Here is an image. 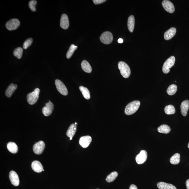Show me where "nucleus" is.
<instances>
[{
	"mask_svg": "<svg viewBox=\"0 0 189 189\" xmlns=\"http://www.w3.org/2000/svg\"><path fill=\"white\" fill-rule=\"evenodd\" d=\"M140 104L139 101H133L128 104L125 109V113L127 115H130L136 112L138 110Z\"/></svg>",
	"mask_w": 189,
	"mask_h": 189,
	"instance_id": "f257e3e1",
	"label": "nucleus"
},
{
	"mask_svg": "<svg viewBox=\"0 0 189 189\" xmlns=\"http://www.w3.org/2000/svg\"><path fill=\"white\" fill-rule=\"evenodd\" d=\"M118 67L120 70V74L124 78H127L129 77L131 74L130 68L126 63L120 62L118 63Z\"/></svg>",
	"mask_w": 189,
	"mask_h": 189,
	"instance_id": "f03ea898",
	"label": "nucleus"
},
{
	"mask_svg": "<svg viewBox=\"0 0 189 189\" xmlns=\"http://www.w3.org/2000/svg\"><path fill=\"white\" fill-rule=\"evenodd\" d=\"M39 93V89L37 88L35 89L34 91L27 94V101L29 105H34L38 99Z\"/></svg>",
	"mask_w": 189,
	"mask_h": 189,
	"instance_id": "7ed1b4c3",
	"label": "nucleus"
},
{
	"mask_svg": "<svg viewBox=\"0 0 189 189\" xmlns=\"http://www.w3.org/2000/svg\"><path fill=\"white\" fill-rule=\"evenodd\" d=\"M175 58L173 56L170 57L164 63L163 67V71L165 74H168L170 72V68L175 64Z\"/></svg>",
	"mask_w": 189,
	"mask_h": 189,
	"instance_id": "20e7f679",
	"label": "nucleus"
},
{
	"mask_svg": "<svg viewBox=\"0 0 189 189\" xmlns=\"http://www.w3.org/2000/svg\"><path fill=\"white\" fill-rule=\"evenodd\" d=\"M100 40L103 43L109 44L112 42L113 37L110 31H105L102 33L100 37Z\"/></svg>",
	"mask_w": 189,
	"mask_h": 189,
	"instance_id": "39448f33",
	"label": "nucleus"
},
{
	"mask_svg": "<svg viewBox=\"0 0 189 189\" xmlns=\"http://www.w3.org/2000/svg\"><path fill=\"white\" fill-rule=\"evenodd\" d=\"M57 89L63 95L66 96L68 94V90L65 86L62 81L57 79L55 81Z\"/></svg>",
	"mask_w": 189,
	"mask_h": 189,
	"instance_id": "423d86ee",
	"label": "nucleus"
},
{
	"mask_svg": "<svg viewBox=\"0 0 189 189\" xmlns=\"http://www.w3.org/2000/svg\"><path fill=\"white\" fill-rule=\"evenodd\" d=\"M20 24V23L19 20L17 19H13L7 22L6 27L9 30H14L17 29L19 27Z\"/></svg>",
	"mask_w": 189,
	"mask_h": 189,
	"instance_id": "0eeeda50",
	"label": "nucleus"
},
{
	"mask_svg": "<svg viewBox=\"0 0 189 189\" xmlns=\"http://www.w3.org/2000/svg\"><path fill=\"white\" fill-rule=\"evenodd\" d=\"M45 145L42 141H40L34 144L33 146V151L37 155H40L43 152Z\"/></svg>",
	"mask_w": 189,
	"mask_h": 189,
	"instance_id": "6e6552de",
	"label": "nucleus"
},
{
	"mask_svg": "<svg viewBox=\"0 0 189 189\" xmlns=\"http://www.w3.org/2000/svg\"><path fill=\"white\" fill-rule=\"evenodd\" d=\"M147 158V153L145 150H142L136 157V162L138 164H142L145 163Z\"/></svg>",
	"mask_w": 189,
	"mask_h": 189,
	"instance_id": "1a4fd4ad",
	"label": "nucleus"
},
{
	"mask_svg": "<svg viewBox=\"0 0 189 189\" xmlns=\"http://www.w3.org/2000/svg\"><path fill=\"white\" fill-rule=\"evenodd\" d=\"M162 5L167 12L171 14L175 12V6L171 1L168 0H164L162 2Z\"/></svg>",
	"mask_w": 189,
	"mask_h": 189,
	"instance_id": "9d476101",
	"label": "nucleus"
},
{
	"mask_svg": "<svg viewBox=\"0 0 189 189\" xmlns=\"http://www.w3.org/2000/svg\"><path fill=\"white\" fill-rule=\"evenodd\" d=\"M9 178L12 184L17 186L19 184V179L17 174L14 170H11L9 173Z\"/></svg>",
	"mask_w": 189,
	"mask_h": 189,
	"instance_id": "9b49d317",
	"label": "nucleus"
},
{
	"mask_svg": "<svg viewBox=\"0 0 189 189\" xmlns=\"http://www.w3.org/2000/svg\"><path fill=\"white\" fill-rule=\"evenodd\" d=\"M92 141L91 137L89 136L81 137L79 140V144L84 148L87 147Z\"/></svg>",
	"mask_w": 189,
	"mask_h": 189,
	"instance_id": "f8f14e48",
	"label": "nucleus"
},
{
	"mask_svg": "<svg viewBox=\"0 0 189 189\" xmlns=\"http://www.w3.org/2000/svg\"><path fill=\"white\" fill-rule=\"evenodd\" d=\"M54 108V105L52 102L46 103V105L42 109V112L44 116H48L52 113Z\"/></svg>",
	"mask_w": 189,
	"mask_h": 189,
	"instance_id": "ddd939ff",
	"label": "nucleus"
},
{
	"mask_svg": "<svg viewBox=\"0 0 189 189\" xmlns=\"http://www.w3.org/2000/svg\"><path fill=\"white\" fill-rule=\"evenodd\" d=\"M60 25L63 29H67L69 26V21L67 15L64 14L61 16Z\"/></svg>",
	"mask_w": 189,
	"mask_h": 189,
	"instance_id": "4468645a",
	"label": "nucleus"
},
{
	"mask_svg": "<svg viewBox=\"0 0 189 189\" xmlns=\"http://www.w3.org/2000/svg\"><path fill=\"white\" fill-rule=\"evenodd\" d=\"M31 166L33 170L37 173H40L44 170L42 164L37 160L33 161L31 163Z\"/></svg>",
	"mask_w": 189,
	"mask_h": 189,
	"instance_id": "2eb2a0df",
	"label": "nucleus"
},
{
	"mask_svg": "<svg viewBox=\"0 0 189 189\" xmlns=\"http://www.w3.org/2000/svg\"><path fill=\"white\" fill-rule=\"evenodd\" d=\"M176 29L175 27H172L166 31L164 33V38L165 40L170 39L175 36L176 33Z\"/></svg>",
	"mask_w": 189,
	"mask_h": 189,
	"instance_id": "dca6fc26",
	"label": "nucleus"
},
{
	"mask_svg": "<svg viewBox=\"0 0 189 189\" xmlns=\"http://www.w3.org/2000/svg\"><path fill=\"white\" fill-rule=\"evenodd\" d=\"M181 112L183 115L186 116L189 109V101L188 100L183 101L181 103Z\"/></svg>",
	"mask_w": 189,
	"mask_h": 189,
	"instance_id": "f3484780",
	"label": "nucleus"
},
{
	"mask_svg": "<svg viewBox=\"0 0 189 189\" xmlns=\"http://www.w3.org/2000/svg\"><path fill=\"white\" fill-rule=\"evenodd\" d=\"M157 186L159 189H177L174 185L163 182L158 183Z\"/></svg>",
	"mask_w": 189,
	"mask_h": 189,
	"instance_id": "a211bd4d",
	"label": "nucleus"
},
{
	"mask_svg": "<svg viewBox=\"0 0 189 189\" xmlns=\"http://www.w3.org/2000/svg\"><path fill=\"white\" fill-rule=\"evenodd\" d=\"M77 130V126L75 124H72L68 128L66 135L69 137H72L74 136Z\"/></svg>",
	"mask_w": 189,
	"mask_h": 189,
	"instance_id": "6ab92c4d",
	"label": "nucleus"
},
{
	"mask_svg": "<svg viewBox=\"0 0 189 189\" xmlns=\"http://www.w3.org/2000/svg\"><path fill=\"white\" fill-rule=\"evenodd\" d=\"M17 86L16 84H14L12 83L7 88L6 91H5V94L7 97H10L12 96V94L15 91L17 88Z\"/></svg>",
	"mask_w": 189,
	"mask_h": 189,
	"instance_id": "aec40b11",
	"label": "nucleus"
},
{
	"mask_svg": "<svg viewBox=\"0 0 189 189\" xmlns=\"http://www.w3.org/2000/svg\"><path fill=\"white\" fill-rule=\"evenodd\" d=\"M7 147L9 151L12 153H16L18 151V147L16 144L13 142H10L7 144Z\"/></svg>",
	"mask_w": 189,
	"mask_h": 189,
	"instance_id": "412c9836",
	"label": "nucleus"
},
{
	"mask_svg": "<svg viewBox=\"0 0 189 189\" xmlns=\"http://www.w3.org/2000/svg\"><path fill=\"white\" fill-rule=\"evenodd\" d=\"M135 24V19L134 16H130L128 19L127 27L129 30L131 32H132L134 30Z\"/></svg>",
	"mask_w": 189,
	"mask_h": 189,
	"instance_id": "4be33fe9",
	"label": "nucleus"
},
{
	"mask_svg": "<svg viewBox=\"0 0 189 189\" xmlns=\"http://www.w3.org/2000/svg\"><path fill=\"white\" fill-rule=\"evenodd\" d=\"M81 66L82 69L86 73H90L92 72L91 66L87 61L86 60L83 61L81 63Z\"/></svg>",
	"mask_w": 189,
	"mask_h": 189,
	"instance_id": "5701e85b",
	"label": "nucleus"
},
{
	"mask_svg": "<svg viewBox=\"0 0 189 189\" xmlns=\"http://www.w3.org/2000/svg\"><path fill=\"white\" fill-rule=\"evenodd\" d=\"M158 131L159 133L168 134L170 131V128L169 126L165 125H161L158 128Z\"/></svg>",
	"mask_w": 189,
	"mask_h": 189,
	"instance_id": "b1692460",
	"label": "nucleus"
},
{
	"mask_svg": "<svg viewBox=\"0 0 189 189\" xmlns=\"http://www.w3.org/2000/svg\"><path fill=\"white\" fill-rule=\"evenodd\" d=\"M79 89L85 99L87 100L90 99V92L87 88L82 86H81L79 87Z\"/></svg>",
	"mask_w": 189,
	"mask_h": 189,
	"instance_id": "393cba45",
	"label": "nucleus"
},
{
	"mask_svg": "<svg viewBox=\"0 0 189 189\" xmlns=\"http://www.w3.org/2000/svg\"><path fill=\"white\" fill-rule=\"evenodd\" d=\"M180 161V155L176 153L172 156L170 159V163L173 165L178 164Z\"/></svg>",
	"mask_w": 189,
	"mask_h": 189,
	"instance_id": "a878e982",
	"label": "nucleus"
},
{
	"mask_svg": "<svg viewBox=\"0 0 189 189\" xmlns=\"http://www.w3.org/2000/svg\"><path fill=\"white\" fill-rule=\"evenodd\" d=\"M177 87L174 84L170 85L167 90V92L169 95H173L176 93Z\"/></svg>",
	"mask_w": 189,
	"mask_h": 189,
	"instance_id": "bb28decb",
	"label": "nucleus"
},
{
	"mask_svg": "<svg viewBox=\"0 0 189 189\" xmlns=\"http://www.w3.org/2000/svg\"><path fill=\"white\" fill-rule=\"evenodd\" d=\"M118 175L117 172L116 171L112 172L107 176L106 180L107 182L112 183L116 179Z\"/></svg>",
	"mask_w": 189,
	"mask_h": 189,
	"instance_id": "cd10ccee",
	"label": "nucleus"
},
{
	"mask_svg": "<svg viewBox=\"0 0 189 189\" xmlns=\"http://www.w3.org/2000/svg\"><path fill=\"white\" fill-rule=\"evenodd\" d=\"M165 112L167 115H172L175 113V107L172 105H167L165 107Z\"/></svg>",
	"mask_w": 189,
	"mask_h": 189,
	"instance_id": "c85d7f7f",
	"label": "nucleus"
},
{
	"mask_svg": "<svg viewBox=\"0 0 189 189\" xmlns=\"http://www.w3.org/2000/svg\"><path fill=\"white\" fill-rule=\"evenodd\" d=\"M77 46H75L74 44H72L67 53V58L70 59L73 54L75 50L77 49Z\"/></svg>",
	"mask_w": 189,
	"mask_h": 189,
	"instance_id": "c756f323",
	"label": "nucleus"
},
{
	"mask_svg": "<svg viewBox=\"0 0 189 189\" xmlns=\"http://www.w3.org/2000/svg\"><path fill=\"white\" fill-rule=\"evenodd\" d=\"M23 53V49L22 48L19 47L16 48L14 51V55L15 57H17L18 59L21 58Z\"/></svg>",
	"mask_w": 189,
	"mask_h": 189,
	"instance_id": "7c9ffc66",
	"label": "nucleus"
},
{
	"mask_svg": "<svg viewBox=\"0 0 189 189\" xmlns=\"http://www.w3.org/2000/svg\"><path fill=\"white\" fill-rule=\"evenodd\" d=\"M33 42V39L29 38L24 42L23 44V48L24 49H27L29 46L31 45Z\"/></svg>",
	"mask_w": 189,
	"mask_h": 189,
	"instance_id": "2f4dec72",
	"label": "nucleus"
},
{
	"mask_svg": "<svg viewBox=\"0 0 189 189\" xmlns=\"http://www.w3.org/2000/svg\"><path fill=\"white\" fill-rule=\"evenodd\" d=\"M37 4V1L35 0H32L29 2V6L31 11L34 12L36 11V6Z\"/></svg>",
	"mask_w": 189,
	"mask_h": 189,
	"instance_id": "473e14b6",
	"label": "nucleus"
},
{
	"mask_svg": "<svg viewBox=\"0 0 189 189\" xmlns=\"http://www.w3.org/2000/svg\"><path fill=\"white\" fill-rule=\"evenodd\" d=\"M106 1V0H93V1L94 4L97 5L105 2Z\"/></svg>",
	"mask_w": 189,
	"mask_h": 189,
	"instance_id": "72a5a7b5",
	"label": "nucleus"
},
{
	"mask_svg": "<svg viewBox=\"0 0 189 189\" xmlns=\"http://www.w3.org/2000/svg\"><path fill=\"white\" fill-rule=\"evenodd\" d=\"M129 189H138L136 185L132 184L130 186Z\"/></svg>",
	"mask_w": 189,
	"mask_h": 189,
	"instance_id": "f704fd0d",
	"label": "nucleus"
},
{
	"mask_svg": "<svg viewBox=\"0 0 189 189\" xmlns=\"http://www.w3.org/2000/svg\"><path fill=\"white\" fill-rule=\"evenodd\" d=\"M187 189H189V179L187 180L186 182Z\"/></svg>",
	"mask_w": 189,
	"mask_h": 189,
	"instance_id": "c9c22d12",
	"label": "nucleus"
},
{
	"mask_svg": "<svg viewBox=\"0 0 189 189\" xmlns=\"http://www.w3.org/2000/svg\"><path fill=\"white\" fill-rule=\"evenodd\" d=\"M118 42L120 44H122L123 42V40L122 38H120L118 40Z\"/></svg>",
	"mask_w": 189,
	"mask_h": 189,
	"instance_id": "e433bc0d",
	"label": "nucleus"
},
{
	"mask_svg": "<svg viewBox=\"0 0 189 189\" xmlns=\"http://www.w3.org/2000/svg\"><path fill=\"white\" fill-rule=\"evenodd\" d=\"M188 147L189 149V142L188 145Z\"/></svg>",
	"mask_w": 189,
	"mask_h": 189,
	"instance_id": "4c0bfd02",
	"label": "nucleus"
},
{
	"mask_svg": "<svg viewBox=\"0 0 189 189\" xmlns=\"http://www.w3.org/2000/svg\"><path fill=\"white\" fill-rule=\"evenodd\" d=\"M70 140H72V137H70Z\"/></svg>",
	"mask_w": 189,
	"mask_h": 189,
	"instance_id": "58836bf2",
	"label": "nucleus"
},
{
	"mask_svg": "<svg viewBox=\"0 0 189 189\" xmlns=\"http://www.w3.org/2000/svg\"><path fill=\"white\" fill-rule=\"evenodd\" d=\"M75 125H77V123H75Z\"/></svg>",
	"mask_w": 189,
	"mask_h": 189,
	"instance_id": "ea45409f",
	"label": "nucleus"
},
{
	"mask_svg": "<svg viewBox=\"0 0 189 189\" xmlns=\"http://www.w3.org/2000/svg\"></svg>",
	"mask_w": 189,
	"mask_h": 189,
	"instance_id": "a19ab883",
	"label": "nucleus"
}]
</instances>
